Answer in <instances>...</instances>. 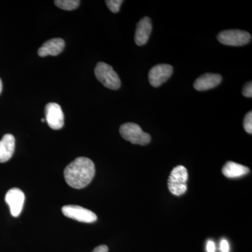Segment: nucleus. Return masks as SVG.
Masks as SVG:
<instances>
[{
  "mask_svg": "<svg viewBox=\"0 0 252 252\" xmlns=\"http://www.w3.org/2000/svg\"><path fill=\"white\" fill-rule=\"evenodd\" d=\"M220 251L222 252H228L229 251V245H228L227 240H223L220 242Z\"/></svg>",
  "mask_w": 252,
  "mask_h": 252,
  "instance_id": "nucleus-19",
  "label": "nucleus"
},
{
  "mask_svg": "<svg viewBox=\"0 0 252 252\" xmlns=\"http://www.w3.org/2000/svg\"><path fill=\"white\" fill-rule=\"evenodd\" d=\"M243 94L246 97H252V82H248L244 86L243 90Z\"/></svg>",
  "mask_w": 252,
  "mask_h": 252,
  "instance_id": "nucleus-18",
  "label": "nucleus"
},
{
  "mask_svg": "<svg viewBox=\"0 0 252 252\" xmlns=\"http://www.w3.org/2000/svg\"><path fill=\"white\" fill-rule=\"evenodd\" d=\"M54 3L60 9L65 10V11H73L79 7L80 1L79 0H56Z\"/></svg>",
  "mask_w": 252,
  "mask_h": 252,
  "instance_id": "nucleus-15",
  "label": "nucleus"
},
{
  "mask_svg": "<svg viewBox=\"0 0 252 252\" xmlns=\"http://www.w3.org/2000/svg\"><path fill=\"white\" fill-rule=\"evenodd\" d=\"M215 244L214 242L209 241L207 244V252H215Z\"/></svg>",
  "mask_w": 252,
  "mask_h": 252,
  "instance_id": "nucleus-21",
  "label": "nucleus"
},
{
  "mask_svg": "<svg viewBox=\"0 0 252 252\" xmlns=\"http://www.w3.org/2000/svg\"><path fill=\"white\" fill-rule=\"evenodd\" d=\"M64 216L83 223H94L97 220V215L87 209L78 205H65L62 208Z\"/></svg>",
  "mask_w": 252,
  "mask_h": 252,
  "instance_id": "nucleus-6",
  "label": "nucleus"
},
{
  "mask_svg": "<svg viewBox=\"0 0 252 252\" xmlns=\"http://www.w3.org/2000/svg\"><path fill=\"white\" fill-rule=\"evenodd\" d=\"M108 247L107 245H102L94 249L92 252H108Z\"/></svg>",
  "mask_w": 252,
  "mask_h": 252,
  "instance_id": "nucleus-20",
  "label": "nucleus"
},
{
  "mask_svg": "<svg viewBox=\"0 0 252 252\" xmlns=\"http://www.w3.org/2000/svg\"><path fill=\"white\" fill-rule=\"evenodd\" d=\"M15 137L11 134H6L0 140V162L8 161L14 153Z\"/></svg>",
  "mask_w": 252,
  "mask_h": 252,
  "instance_id": "nucleus-13",
  "label": "nucleus"
},
{
  "mask_svg": "<svg viewBox=\"0 0 252 252\" xmlns=\"http://www.w3.org/2000/svg\"><path fill=\"white\" fill-rule=\"evenodd\" d=\"M94 74L97 80L107 89L117 90L120 88V78L112 66L107 63H97L94 68Z\"/></svg>",
  "mask_w": 252,
  "mask_h": 252,
  "instance_id": "nucleus-3",
  "label": "nucleus"
},
{
  "mask_svg": "<svg viewBox=\"0 0 252 252\" xmlns=\"http://www.w3.org/2000/svg\"><path fill=\"white\" fill-rule=\"evenodd\" d=\"M5 201L9 206L11 215L17 217L22 212L25 203V194L21 189H11L6 194Z\"/></svg>",
  "mask_w": 252,
  "mask_h": 252,
  "instance_id": "nucleus-9",
  "label": "nucleus"
},
{
  "mask_svg": "<svg viewBox=\"0 0 252 252\" xmlns=\"http://www.w3.org/2000/svg\"><path fill=\"white\" fill-rule=\"evenodd\" d=\"M109 10L114 14H117L120 11L121 6L124 1L122 0H107L105 1Z\"/></svg>",
  "mask_w": 252,
  "mask_h": 252,
  "instance_id": "nucleus-16",
  "label": "nucleus"
},
{
  "mask_svg": "<svg viewBox=\"0 0 252 252\" xmlns=\"http://www.w3.org/2000/svg\"><path fill=\"white\" fill-rule=\"evenodd\" d=\"M249 172L250 169L248 167L232 161L227 162L222 169V173L228 178L242 177Z\"/></svg>",
  "mask_w": 252,
  "mask_h": 252,
  "instance_id": "nucleus-14",
  "label": "nucleus"
},
{
  "mask_svg": "<svg viewBox=\"0 0 252 252\" xmlns=\"http://www.w3.org/2000/svg\"><path fill=\"white\" fill-rule=\"evenodd\" d=\"M173 68L167 64H157L149 73V80L154 87H159L171 77Z\"/></svg>",
  "mask_w": 252,
  "mask_h": 252,
  "instance_id": "nucleus-8",
  "label": "nucleus"
},
{
  "mask_svg": "<svg viewBox=\"0 0 252 252\" xmlns=\"http://www.w3.org/2000/svg\"><path fill=\"white\" fill-rule=\"evenodd\" d=\"M220 43L227 46H241L246 45L251 41L250 33L240 30H228L220 32L217 36Z\"/></svg>",
  "mask_w": 252,
  "mask_h": 252,
  "instance_id": "nucleus-5",
  "label": "nucleus"
},
{
  "mask_svg": "<svg viewBox=\"0 0 252 252\" xmlns=\"http://www.w3.org/2000/svg\"><path fill=\"white\" fill-rule=\"evenodd\" d=\"M95 168L94 162L86 157H79L64 169V176L69 187L81 189L87 187L94 179Z\"/></svg>",
  "mask_w": 252,
  "mask_h": 252,
  "instance_id": "nucleus-1",
  "label": "nucleus"
},
{
  "mask_svg": "<svg viewBox=\"0 0 252 252\" xmlns=\"http://www.w3.org/2000/svg\"><path fill=\"white\" fill-rule=\"evenodd\" d=\"M152 31V20L149 17L142 18L137 24L135 41L138 46H143L148 41Z\"/></svg>",
  "mask_w": 252,
  "mask_h": 252,
  "instance_id": "nucleus-10",
  "label": "nucleus"
},
{
  "mask_svg": "<svg viewBox=\"0 0 252 252\" xmlns=\"http://www.w3.org/2000/svg\"><path fill=\"white\" fill-rule=\"evenodd\" d=\"M244 128L249 134L252 133V112L250 111L245 116L243 122Z\"/></svg>",
  "mask_w": 252,
  "mask_h": 252,
  "instance_id": "nucleus-17",
  "label": "nucleus"
},
{
  "mask_svg": "<svg viewBox=\"0 0 252 252\" xmlns=\"http://www.w3.org/2000/svg\"><path fill=\"white\" fill-rule=\"evenodd\" d=\"M46 121L53 130H60L64 126V114L59 104L50 102L45 107Z\"/></svg>",
  "mask_w": 252,
  "mask_h": 252,
  "instance_id": "nucleus-7",
  "label": "nucleus"
},
{
  "mask_svg": "<svg viewBox=\"0 0 252 252\" xmlns=\"http://www.w3.org/2000/svg\"><path fill=\"white\" fill-rule=\"evenodd\" d=\"M65 43L61 38H54L46 41L38 50V55L40 57L48 56H56L64 50Z\"/></svg>",
  "mask_w": 252,
  "mask_h": 252,
  "instance_id": "nucleus-11",
  "label": "nucleus"
},
{
  "mask_svg": "<svg viewBox=\"0 0 252 252\" xmlns=\"http://www.w3.org/2000/svg\"><path fill=\"white\" fill-rule=\"evenodd\" d=\"M188 178V171L185 166L178 165L175 167L167 180L169 190L177 196L183 195L187 190Z\"/></svg>",
  "mask_w": 252,
  "mask_h": 252,
  "instance_id": "nucleus-2",
  "label": "nucleus"
},
{
  "mask_svg": "<svg viewBox=\"0 0 252 252\" xmlns=\"http://www.w3.org/2000/svg\"><path fill=\"white\" fill-rule=\"evenodd\" d=\"M120 134L124 140L132 144L146 145L151 141V136L146 133L140 126L134 123H127L120 127Z\"/></svg>",
  "mask_w": 252,
  "mask_h": 252,
  "instance_id": "nucleus-4",
  "label": "nucleus"
},
{
  "mask_svg": "<svg viewBox=\"0 0 252 252\" xmlns=\"http://www.w3.org/2000/svg\"><path fill=\"white\" fill-rule=\"evenodd\" d=\"M221 79L220 74L207 73L198 77L194 83L193 86L195 90L198 91L210 90L220 85Z\"/></svg>",
  "mask_w": 252,
  "mask_h": 252,
  "instance_id": "nucleus-12",
  "label": "nucleus"
},
{
  "mask_svg": "<svg viewBox=\"0 0 252 252\" xmlns=\"http://www.w3.org/2000/svg\"><path fill=\"white\" fill-rule=\"evenodd\" d=\"M1 91H2V82H1V79H0V94H1Z\"/></svg>",
  "mask_w": 252,
  "mask_h": 252,
  "instance_id": "nucleus-22",
  "label": "nucleus"
},
{
  "mask_svg": "<svg viewBox=\"0 0 252 252\" xmlns=\"http://www.w3.org/2000/svg\"><path fill=\"white\" fill-rule=\"evenodd\" d=\"M41 122H45V119H41Z\"/></svg>",
  "mask_w": 252,
  "mask_h": 252,
  "instance_id": "nucleus-23",
  "label": "nucleus"
}]
</instances>
